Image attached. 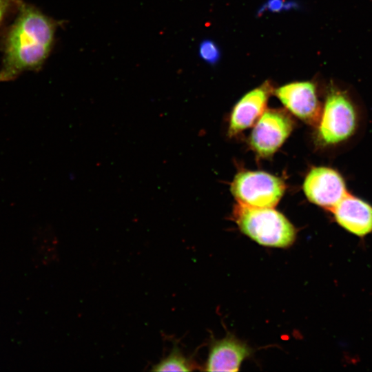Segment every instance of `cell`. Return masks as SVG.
Here are the masks:
<instances>
[{
	"mask_svg": "<svg viewBox=\"0 0 372 372\" xmlns=\"http://www.w3.org/2000/svg\"><path fill=\"white\" fill-rule=\"evenodd\" d=\"M56 26L57 23L39 9L22 1L3 37L0 82L40 70L52 50Z\"/></svg>",
	"mask_w": 372,
	"mask_h": 372,
	"instance_id": "obj_1",
	"label": "cell"
},
{
	"mask_svg": "<svg viewBox=\"0 0 372 372\" xmlns=\"http://www.w3.org/2000/svg\"><path fill=\"white\" fill-rule=\"evenodd\" d=\"M293 128L291 116L282 110H266L256 121L250 136V145L261 157L273 154Z\"/></svg>",
	"mask_w": 372,
	"mask_h": 372,
	"instance_id": "obj_5",
	"label": "cell"
},
{
	"mask_svg": "<svg viewBox=\"0 0 372 372\" xmlns=\"http://www.w3.org/2000/svg\"><path fill=\"white\" fill-rule=\"evenodd\" d=\"M303 190L310 202L331 211L348 194L340 174L325 167L310 170L304 179Z\"/></svg>",
	"mask_w": 372,
	"mask_h": 372,
	"instance_id": "obj_6",
	"label": "cell"
},
{
	"mask_svg": "<svg viewBox=\"0 0 372 372\" xmlns=\"http://www.w3.org/2000/svg\"><path fill=\"white\" fill-rule=\"evenodd\" d=\"M271 88L267 83L247 93L234 106L228 134L234 136L253 125L266 110Z\"/></svg>",
	"mask_w": 372,
	"mask_h": 372,
	"instance_id": "obj_8",
	"label": "cell"
},
{
	"mask_svg": "<svg viewBox=\"0 0 372 372\" xmlns=\"http://www.w3.org/2000/svg\"><path fill=\"white\" fill-rule=\"evenodd\" d=\"M21 3V0H0V25L8 14L19 10Z\"/></svg>",
	"mask_w": 372,
	"mask_h": 372,
	"instance_id": "obj_13",
	"label": "cell"
},
{
	"mask_svg": "<svg viewBox=\"0 0 372 372\" xmlns=\"http://www.w3.org/2000/svg\"><path fill=\"white\" fill-rule=\"evenodd\" d=\"M285 190L284 182L264 172H242L231 185L238 203L253 208H273Z\"/></svg>",
	"mask_w": 372,
	"mask_h": 372,
	"instance_id": "obj_4",
	"label": "cell"
},
{
	"mask_svg": "<svg viewBox=\"0 0 372 372\" xmlns=\"http://www.w3.org/2000/svg\"><path fill=\"white\" fill-rule=\"evenodd\" d=\"M200 57L209 63H215L220 57L218 46L211 41H205L199 48Z\"/></svg>",
	"mask_w": 372,
	"mask_h": 372,
	"instance_id": "obj_12",
	"label": "cell"
},
{
	"mask_svg": "<svg viewBox=\"0 0 372 372\" xmlns=\"http://www.w3.org/2000/svg\"><path fill=\"white\" fill-rule=\"evenodd\" d=\"M285 5L286 3H284V0H269L261 11L270 10L271 12H278L284 8Z\"/></svg>",
	"mask_w": 372,
	"mask_h": 372,
	"instance_id": "obj_14",
	"label": "cell"
},
{
	"mask_svg": "<svg viewBox=\"0 0 372 372\" xmlns=\"http://www.w3.org/2000/svg\"><path fill=\"white\" fill-rule=\"evenodd\" d=\"M194 369L192 362L174 347L171 353L153 366L152 371H191Z\"/></svg>",
	"mask_w": 372,
	"mask_h": 372,
	"instance_id": "obj_11",
	"label": "cell"
},
{
	"mask_svg": "<svg viewBox=\"0 0 372 372\" xmlns=\"http://www.w3.org/2000/svg\"><path fill=\"white\" fill-rule=\"evenodd\" d=\"M356 125V112L350 99L331 86L318 122L319 141L328 145L340 143L354 133Z\"/></svg>",
	"mask_w": 372,
	"mask_h": 372,
	"instance_id": "obj_3",
	"label": "cell"
},
{
	"mask_svg": "<svg viewBox=\"0 0 372 372\" xmlns=\"http://www.w3.org/2000/svg\"><path fill=\"white\" fill-rule=\"evenodd\" d=\"M251 352V349L245 342L227 335L211 345L205 371H238L242 362Z\"/></svg>",
	"mask_w": 372,
	"mask_h": 372,
	"instance_id": "obj_10",
	"label": "cell"
},
{
	"mask_svg": "<svg viewBox=\"0 0 372 372\" xmlns=\"http://www.w3.org/2000/svg\"><path fill=\"white\" fill-rule=\"evenodd\" d=\"M337 223L358 236L372 231V207L349 193L331 210Z\"/></svg>",
	"mask_w": 372,
	"mask_h": 372,
	"instance_id": "obj_9",
	"label": "cell"
},
{
	"mask_svg": "<svg viewBox=\"0 0 372 372\" xmlns=\"http://www.w3.org/2000/svg\"><path fill=\"white\" fill-rule=\"evenodd\" d=\"M232 216L240 230L260 245L286 248L296 240L293 225L273 208H253L238 203Z\"/></svg>",
	"mask_w": 372,
	"mask_h": 372,
	"instance_id": "obj_2",
	"label": "cell"
},
{
	"mask_svg": "<svg viewBox=\"0 0 372 372\" xmlns=\"http://www.w3.org/2000/svg\"><path fill=\"white\" fill-rule=\"evenodd\" d=\"M275 93L285 107L295 116L307 123H318L321 108L313 83H290L278 88Z\"/></svg>",
	"mask_w": 372,
	"mask_h": 372,
	"instance_id": "obj_7",
	"label": "cell"
}]
</instances>
